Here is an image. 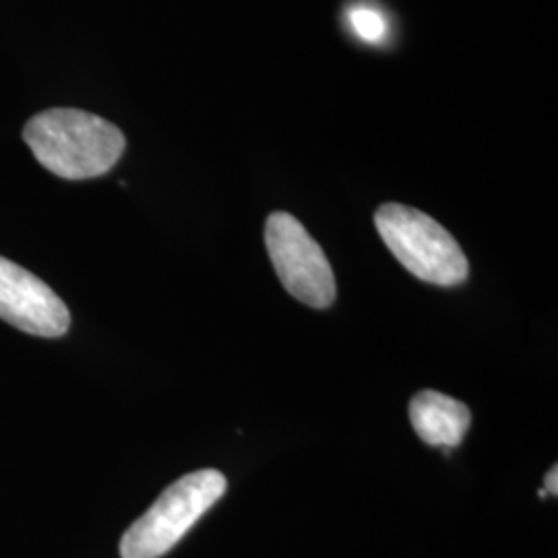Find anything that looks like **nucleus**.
<instances>
[{
	"label": "nucleus",
	"instance_id": "nucleus-1",
	"mask_svg": "<svg viewBox=\"0 0 558 558\" xmlns=\"http://www.w3.org/2000/svg\"><path fill=\"white\" fill-rule=\"evenodd\" d=\"M41 166L60 179H98L122 158L126 140L117 124L75 108L44 110L23 129Z\"/></svg>",
	"mask_w": 558,
	"mask_h": 558
},
{
	"label": "nucleus",
	"instance_id": "nucleus-2",
	"mask_svg": "<svg viewBox=\"0 0 558 558\" xmlns=\"http://www.w3.org/2000/svg\"><path fill=\"white\" fill-rule=\"evenodd\" d=\"M220 470H199L177 480L120 539L122 558H160L226 495Z\"/></svg>",
	"mask_w": 558,
	"mask_h": 558
},
{
	"label": "nucleus",
	"instance_id": "nucleus-3",
	"mask_svg": "<svg viewBox=\"0 0 558 558\" xmlns=\"http://www.w3.org/2000/svg\"><path fill=\"white\" fill-rule=\"evenodd\" d=\"M375 226L387 248L412 276L442 288L468 279L470 263L458 240L424 211L385 203L375 214Z\"/></svg>",
	"mask_w": 558,
	"mask_h": 558
},
{
	"label": "nucleus",
	"instance_id": "nucleus-4",
	"mask_svg": "<svg viewBox=\"0 0 558 558\" xmlns=\"http://www.w3.org/2000/svg\"><path fill=\"white\" fill-rule=\"evenodd\" d=\"M265 244L281 286L313 308H327L336 302L338 286L319 242L294 216L276 211L265 223Z\"/></svg>",
	"mask_w": 558,
	"mask_h": 558
},
{
	"label": "nucleus",
	"instance_id": "nucleus-5",
	"mask_svg": "<svg viewBox=\"0 0 558 558\" xmlns=\"http://www.w3.org/2000/svg\"><path fill=\"white\" fill-rule=\"evenodd\" d=\"M0 319L38 338H60L71 327V313L59 294L4 257H0Z\"/></svg>",
	"mask_w": 558,
	"mask_h": 558
},
{
	"label": "nucleus",
	"instance_id": "nucleus-6",
	"mask_svg": "<svg viewBox=\"0 0 558 558\" xmlns=\"http://www.w3.org/2000/svg\"><path fill=\"white\" fill-rule=\"evenodd\" d=\"M410 420L426 445L453 449L470 430L472 412L465 403L439 391H420L410 401Z\"/></svg>",
	"mask_w": 558,
	"mask_h": 558
},
{
	"label": "nucleus",
	"instance_id": "nucleus-7",
	"mask_svg": "<svg viewBox=\"0 0 558 558\" xmlns=\"http://www.w3.org/2000/svg\"><path fill=\"white\" fill-rule=\"evenodd\" d=\"M350 25L359 38L371 44H380L385 40L389 29L383 13L368 4H359L350 11Z\"/></svg>",
	"mask_w": 558,
	"mask_h": 558
},
{
	"label": "nucleus",
	"instance_id": "nucleus-8",
	"mask_svg": "<svg viewBox=\"0 0 558 558\" xmlns=\"http://www.w3.org/2000/svg\"><path fill=\"white\" fill-rule=\"evenodd\" d=\"M544 490L548 493V495H553V497H557L558 495V468L555 465L548 474H546V478H544Z\"/></svg>",
	"mask_w": 558,
	"mask_h": 558
}]
</instances>
